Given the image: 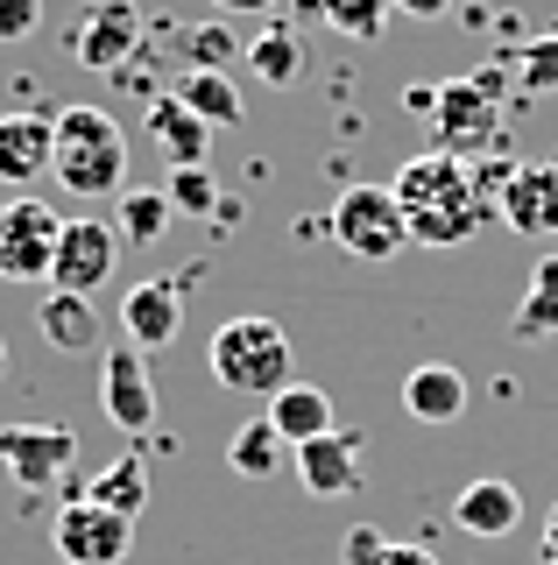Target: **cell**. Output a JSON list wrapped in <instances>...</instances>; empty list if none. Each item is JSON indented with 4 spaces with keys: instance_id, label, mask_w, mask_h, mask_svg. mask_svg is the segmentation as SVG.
Returning a JSON list of instances; mask_svg holds the SVG:
<instances>
[{
    "instance_id": "obj_1",
    "label": "cell",
    "mask_w": 558,
    "mask_h": 565,
    "mask_svg": "<svg viewBox=\"0 0 558 565\" xmlns=\"http://www.w3.org/2000/svg\"><path fill=\"white\" fill-rule=\"evenodd\" d=\"M516 163L502 156H446V149H425L396 170V205L410 220V241L425 247H460L474 241L487 220H502V184H509Z\"/></svg>"
},
{
    "instance_id": "obj_2",
    "label": "cell",
    "mask_w": 558,
    "mask_h": 565,
    "mask_svg": "<svg viewBox=\"0 0 558 565\" xmlns=\"http://www.w3.org/2000/svg\"><path fill=\"white\" fill-rule=\"evenodd\" d=\"M50 120H57V184L72 191V199H114V191H128V135H120V120L107 106L93 99H72V106H50Z\"/></svg>"
},
{
    "instance_id": "obj_3",
    "label": "cell",
    "mask_w": 558,
    "mask_h": 565,
    "mask_svg": "<svg viewBox=\"0 0 558 565\" xmlns=\"http://www.w3.org/2000/svg\"><path fill=\"white\" fill-rule=\"evenodd\" d=\"M502 114H509V57H487L474 64L466 78H446L439 85V114L425 120L431 128V149H446V156H495V141H502Z\"/></svg>"
},
{
    "instance_id": "obj_4",
    "label": "cell",
    "mask_w": 558,
    "mask_h": 565,
    "mask_svg": "<svg viewBox=\"0 0 558 565\" xmlns=\"http://www.w3.org/2000/svg\"><path fill=\"white\" fill-rule=\"evenodd\" d=\"M213 382L226 388V396H255V403H269V396H283L290 382V332L276 326V318H226V326L213 332Z\"/></svg>"
},
{
    "instance_id": "obj_5",
    "label": "cell",
    "mask_w": 558,
    "mask_h": 565,
    "mask_svg": "<svg viewBox=\"0 0 558 565\" xmlns=\"http://www.w3.org/2000/svg\"><path fill=\"white\" fill-rule=\"evenodd\" d=\"M325 241L354 262H396L410 247V220L396 205V184H346L325 212Z\"/></svg>"
},
{
    "instance_id": "obj_6",
    "label": "cell",
    "mask_w": 558,
    "mask_h": 565,
    "mask_svg": "<svg viewBox=\"0 0 558 565\" xmlns=\"http://www.w3.org/2000/svg\"><path fill=\"white\" fill-rule=\"evenodd\" d=\"M50 552H57L64 565H128L135 516L93 502V494H72V502L57 509V523H50Z\"/></svg>"
},
{
    "instance_id": "obj_7",
    "label": "cell",
    "mask_w": 558,
    "mask_h": 565,
    "mask_svg": "<svg viewBox=\"0 0 558 565\" xmlns=\"http://www.w3.org/2000/svg\"><path fill=\"white\" fill-rule=\"evenodd\" d=\"M120 255H128V241L114 234V220H93V212H78V220H64V234H57L50 290L99 297V290H107V282L120 276Z\"/></svg>"
},
{
    "instance_id": "obj_8",
    "label": "cell",
    "mask_w": 558,
    "mask_h": 565,
    "mask_svg": "<svg viewBox=\"0 0 558 565\" xmlns=\"http://www.w3.org/2000/svg\"><path fill=\"white\" fill-rule=\"evenodd\" d=\"M57 234H64L57 205L29 199V191H22V199H8V205H0V276H8V282H50Z\"/></svg>"
},
{
    "instance_id": "obj_9",
    "label": "cell",
    "mask_w": 558,
    "mask_h": 565,
    "mask_svg": "<svg viewBox=\"0 0 558 565\" xmlns=\"http://www.w3.org/2000/svg\"><path fill=\"white\" fill-rule=\"evenodd\" d=\"M99 411H107V424L128 431V438L155 431V382H149V361H142L135 340H114L99 353Z\"/></svg>"
},
{
    "instance_id": "obj_10",
    "label": "cell",
    "mask_w": 558,
    "mask_h": 565,
    "mask_svg": "<svg viewBox=\"0 0 558 565\" xmlns=\"http://www.w3.org/2000/svg\"><path fill=\"white\" fill-rule=\"evenodd\" d=\"M142 35H149V22H142V8H135V0H93V8H85V22L72 29V57L85 71H99V78H114L120 64L142 57Z\"/></svg>"
},
{
    "instance_id": "obj_11",
    "label": "cell",
    "mask_w": 558,
    "mask_h": 565,
    "mask_svg": "<svg viewBox=\"0 0 558 565\" xmlns=\"http://www.w3.org/2000/svg\"><path fill=\"white\" fill-rule=\"evenodd\" d=\"M72 452H78V438L64 424H0V467L14 473L22 494L57 488L72 473Z\"/></svg>"
},
{
    "instance_id": "obj_12",
    "label": "cell",
    "mask_w": 558,
    "mask_h": 565,
    "mask_svg": "<svg viewBox=\"0 0 558 565\" xmlns=\"http://www.w3.org/2000/svg\"><path fill=\"white\" fill-rule=\"evenodd\" d=\"M361 452H368L361 431H325V438H311V446H298L290 459H298V481H304L311 502H346V494H361V481H368Z\"/></svg>"
},
{
    "instance_id": "obj_13",
    "label": "cell",
    "mask_w": 558,
    "mask_h": 565,
    "mask_svg": "<svg viewBox=\"0 0 558 565\" xmlns=\"http://www.w3.org/2000/svg\"><path fill=\"white\" fill-rule=\"evenodd\" d=\"M502 226H509V234H530V241L558 234V156L509 170V184H502Z\"/></svg>"
},
{
    "instance_id": "obj_14",
    "label": "cell",
    "mask_w": 558,
    "mask_h": 565,
    "mask_svg": "<svg viewBox=\"0 0 558 565\" xmlns=\"http://www.w3.org/2000/svg\"><path fill=\"white\" fill-rule=\"evenodd\" d=\"M120 332H128L142 353H155V347L178 340V332H184V290H178V276L135 282V290L120 297Z\"/></svg>"
},
{
    "instance_id": "obj_15",
    "label": "cell",
    "mask_w": 558,
    "mask_h": 565,
    "mask_svg": "<svg viewBox=\"0 0 558 565\" xmlns=\"http://www.w3.org/2000/svg\"><path fill=\"white\" fill-rule=\"evenodd\" d=\"M57 163V120L50 114H0V184L29 191Z\"/></svg>"
},
{
    "instance_id": "obj_16",
    "label": "cell",
    "mask_w": 558,
    "mask_h": 565,
    "mask_svg": "<svg viewBox=\"0 0 558 565\" xmlns=\"http://www.w3.org/2000/svg\"><path fill=\"white\" fill-rule=\"evenodd\" d=\"M452 523L466 530V537H509L523 523V494L516 481H502V473H481V481H466L452 494Z\"/></svg>"
},
{
    "instance_id": "obj_17",
    "label": "cell",
    "mask_w": 558,
    "mask_h": 565,
    "mask_svg": "<svg viewBox=\"0 0 558 565\" xmlns=\"http://www.w3.org/2000/svg\"><path fill=\"white\" fill-rule=\"evenodd\" d=\"M142 135L163 149V163L170 170H184V163H205V149H213V128H205L198 114L178 99V93H163V99H149L142 106Z\"/></svg>"
},
{
    "instance_id": "obj_18",
    "label": "cell",
    "mask_w": 558,
    "mask_h": 565,
    "mask_svg": "<svg viewBox=\"0 0 558 565\" xmlns=\"http://www.w3.org/2000/svg\"><path fill=\"white\" fill-rule=\"evenodd\" d=\"M404 411L417 424H460L466 417V375L452 361H417L404 375Z\"/></svg>"
},
{
    "instance_id": "obj_19",
    "label": "cell",
    "mask_w": 558,
    "mask_h": 565,
    "mask_svg": "<svg viewBox=\"0 0 558 565\" xmlns=\"http://www.w3.org/2000/svg\"><path fill=\"white\" fill-rule=\"evenodd\" d=\"M36 332L50 353H93L99 347V311L78 290H43L36 297Z\"/></svg>"
},
{
    "instance_id": "obj_20",
    "label": "cell",
    "mask_w": 558,
    "mask_h": 565,
    "mask_svg": "<svg viewBox=\"0 0 558 565\" xmlns=\"http://www.w3.org/2000/svg\"><path fill=\"white\" fill-rule=\"evenodd\" d=\"M509 340H523V347L558 340V255H537V269H530V282H523V297L509 311Z\"/></svg>"
},
{
    "instance_id": "obj_21",
    "label": "cell",
    "mask_w": 558,
    "mask_h": 565,
    "mask_svg": "<svg viewBox=\"0 0 558 565\" xmlns=\"http://www.w3.org/2000/svg\"><path fill=\"white\" fill-rule=\"evenodd\" d=\"M269 424L290 438V452L311 446V438H325V431H340V424H333V396H325L319 382H290L283 396H269Z\"/></svg>"
},
{
    "instance_id": "obj_22",
    "label": "cell",
    "mask_w": 558,
    "mask_h": 565,
    "mask_svg": "<svg viewBox=\"0 0 558 565\" xmlns=\"http://www.w3.org/2000/svg\"><path fill=\"white\" fill-rule=\"evenodd\" d=\"M178 99L205 120V128H240V120H248V99H240L234 71H184Z\"/></svg>"
},
{
    "instance_id": "obj_23",
    "label": "cell",
    "mask_w": 558,
    "mask_h": 565,
    "mask_svg": "<svg viewBox=\"0 0 558 565\" xmlns=\"http://www.w3.org/2000/svg\"><path fill=\"white\" fill-rule=\"evenodd\" d=\"M283 452H290V438L269 424V411L248 417L234 431V446H226V467L240 473V481H269V473H283Z\"/></svg>"
},
{
    "instance_id": "obj_24",
    "label": "cell",
    "mask_w": 558,
    "mask_h": 565,
    "mask_svg": "<svg viewBox=\"0 0 558 565\" xmlns=\"http://www.w3.org/2000/svg\"><path fill=\"white\" fill-rule=\"evenodd\" d=\"M502 57H509V78H516L523 99H551L558 93V29L523 35V43H509Z\"/></svg>"
},
{
    "instance_id": "obj_25",
    "label": "cell",
    "mask_w": 558,
    "mask_h": 565,
    "mask_svg": "<svg viewBox=\"0 0 558 565\" xmlns=\"http://www.w3.org/2000/svg\"><path fill=\"white\" fill-rule=\"evenodd\" d=\"M93 502H107V509H120V516H142L149 509V459L142 452H120V459H107V467L93 473Z\"/></svg>"
},
{
    "instance_id": "obj_26",
    "label": "cell",
    "mask_w": 558,
    "mask_h": 565,
    "mask_svg": "<svg viewBox=\"0 0 558 565\" xmlns=\"http://www.w3.org/2000/svg\"><path fill=\"white\" fill-rule=\"evenodd\" d=\"M248 71H255L261 85H276V93H283V85H298V78H304V43H298V35H290L283 22L261 29L255 43H248Z\"/></svg>"
},
{
    "instance_id": "obj_27",
    "label": "cell",
    "mask_w": 558,
    "mask_h": 565,
    "mask_svg": "<svg viewBox=\"0 0 558 565\" xmlns=\"http://www.w3.org/2000/svg\"><path fill=\"white\" fill-rule=\"evenodd\" d=\"M325 29H340L346 43H382V29L396 22V0H311Z\"/></svg>"
},
{
    "instance_id": "obj_28",
    "label": "cell",
    "mask_w": 558,
    "mask_h": 565,
    "mask_svg": "<svg viewBox=\"0 0 558 565\" xmlns=\"http://www.w3.org/2000/svg\"><path fill=\"white\" fill-rule=\"evenodd\" d=\"M170 50H184V71H234V57H248V50L226 35V22H184V29H170Z\"/></svg>"
},
{
    "instance_id": "obj_29",
    "label": "cell",
    "mask_w": 558,
    "mask_h": 565,
    "mask_svg": "<svg viewBox=\"0 0 558 565\" xmlns=\"http://www.w3.org/2000/svg\"><path fill=\"white\" fill-rule=\"evenodd\" d=\"M170 220H178V205H170V191H120V241L128 247H155L170 234Z\"/></svg>"
},
{
    "instance_id": "obj_30",
    "label": "cell",
    "mask_w": 558,
    "mask_h": 565,
    "mask_svg": "<svg viewBox=\"0 0 558 565\" xmlns=\"http://www.w3.org/2000/svg\"><path fill=\"white\" fill-rule=\"evenodd\" d=\"M170 205H178V212H191V220H213V212H219V199H226V191H219V177L213 170H205V163H184V170H170Z\"/></svg>"
},
{
    "instance_id": "obj_31",
    "label": "cell",
    "mask_w": 558,
    "mask_h": 565,
    "mask_svg": "<svg viewBox=\"0 0 558 565\" xmlns=\"http://www.w3.org/2000/svg\"><path fill=\"white\" fill-rule=\"evenodd\" d=\"M43 29V0H0V43H29Z\"/></svg>"
},
{
    "instance_id": "obj_32",
    "label": "cell",
    "mask_w": 558,
    "mask_h": 565,
    "mask_svg": "<svg viewBox=\"0 0 558 565\" xmlns=\"http://www.w3.org/2000/svg\"><path fill=\"white\" fill-rule=\"evenodd\" d=\"M340 552H346V565H382V558H389V530H375V523H354V530H346V544H340Z\"/></svg>"
},
{
    "instance_id": "obj_33",
    "label": "cell",
    "mask_w": 558,
    "mask_h": 565,
    "mask_svg": "<svg viewBox=\"0 0 558 565\" xmlns=\"http://www.w3.org/2000/svg\"><path fill=\"white\" fill-rule=\"evenodd\" d=\"M452 8H460V0H396V14H410V22H446Z\"/></svg>"
},
{
    "instance_id": "obj_34",
    "label": "cell",
    "mask_w": 558,
    "mask_h": 565,
    "mask_svg": "<svg viewBox=\"0 0 558 565\" xmlns=\"http://www.w3.org/2000/svg\"><path fill=\"white\" fill-rule=\"evenodd\" d=\"M283 0H213V14L226 22V14H276Z\"/></svg>"
},
{
    "instance_id": "obj_35",
    "label": "cell",
    "mask_w": 558,
    "mask_h": 565,
    "mask_svg": "<svg viewBox=\"0 0 558 565\" xmlns=\"http://www.w3.org/2000/svg\"><path fill=\"white\" fill-rule=\"evenodd\" d=\"M404 106H410L417 120H431V114H439V85H410V93H404Z\"/></svg>"
},
{
    "instance_id": "obj_36",
    "label": "cell",
    "mask_w": 558,
    "mask_h": 565,
    "mask_svg": "<svg viewBox=\"0 0 558 565\" xmlns=\"http://www.w3.org/2000/svg\"><path fill=\"white\" fill-rule=\"evenodd\" d=\"M382 565H439V558H431L425 544H389V558H382Z\"/></svg>"
},
{
    "instance_id": "obj_37",
    "label": "cell",
    "mask_w": 558,
    "mask_h": 565,
    "mask_svg": "<svg viewBox=\"0 0 558 565\" xmlns=\"http://www.w3.org/2000/svg\"><path fill=\"white\" fill-rule=\"evenodd\" d=\"M537 558L558 565V502H551V516H545V544H537Z\"/></svg>"
},
{
    "instance_id": "obj_38",
    "label": "cell",
    "mask_w": 558,
    "mask_h": 565,
    "mask_svg": "<svg viewBox=\"0 0 558 565\" xmlns=\"http://www.w3.org/2000/svg\"><path fill=\"white\" fill-rule=\"evenodd\" d=\"M213 226H219V234H234V226H240V199H219V212H213Z\"/></svg>"
},
{
    "instance_id": "obj_39",
    "label": "cell",
    "mask_w": 558,
    "mask_h": 565,
    "mask_svg": "<svg viewBox=\"0 0 558 565\" xmlns=\"http://www.w3.org/2000/svg\"><path fill=\"white\" fill-rule=\"evenodd\" d=\"M0 375H8V340H0Z\"/></svg>"
}]
</instances>
